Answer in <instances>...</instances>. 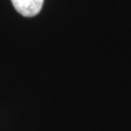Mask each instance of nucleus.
Returning <instances> with one entry per match:
<instances>
[{
    "label": "nucleus",
    "instance_id": "obj_1",
    "mask_svg": "<svg viewBox=\"0 0 131 131\" xmlns=\"http://www.w3.org/2000/svg\"><path fill=\"white\" fill-rule=\"evenodd\" d=\"M14 9L26 18L37 15L44 5V0H11Z\"/></svg>",
    "mask_w": 131,
    "mask_h": 131
}]
</instances>
